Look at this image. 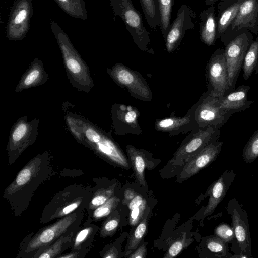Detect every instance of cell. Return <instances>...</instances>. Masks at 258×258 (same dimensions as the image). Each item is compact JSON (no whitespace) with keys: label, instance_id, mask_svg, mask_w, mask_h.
<instances>
[{"label":"cell","instance_id":"6da1fadb","mask_svg":"<svg viewBox=\"0 0 258 258\" xmlns=\"http://www.w3.org/2000/svg\"><path fill=\"white\" fill-rule=\"evenodd\" d=\"M65 120L70 132L78 142L115 164L128 168L125 155L108 133L77 114L68 113Z\"/></svg>","mask_w":258,"mask_h":258},{"label":"cell","instance_id":"ee69618b","mask_svg":"<svg viewBox=\"0 0 258 258\" xmlns=\"http://www.w3.org/2000/svg\"><path fill=\"white\" fill-rule=\"evenodd\" d=\"M61 1H66V0H60Z\"/></svg>","mask_w":258,"mask_h":258},{"label":"cell","instance_id":"8d00e7d4","mask_svg":"<svg viewBox=\"0 0 258 258\" xmlns=\"http://www.w3.org/2000/svg\"><path fill=\"white\" fill-rule=\"evenodd\" d=\"M91 231L92 228L88 227L83 229L78 233L74 241V248L78 247L86 239Z\"/></svg>","mask_w":258,"mask_h":258},{"label":"cell","instance_id":"9c48e42d","mask_svg":"<svg viewBox=\"0 0 258 258\" xmlns=\"http://www.w3.org/2000/svg\"><path fill=\"white\" fill-rule=\"evenodd\" d=\"M231 215L235 238L241 252L247 257L251 256V241L248 215L243 206L236 198L229 200L226 207Z\"/></svg>","mask_w":258,"mask_h":258},{"label":"cell","instance_id":"d6986e66","mask_svg":"<svg viewBox=\"0 0 258 258\" xmlns=\"http://www.w3.org/2000/svg\"><path fill=\"white\" fill-rule=\"evenodd\" d=\"M199 34L200 40L207 46L215 44L217 33V16L213 6L202 11L199 15Z\"/></svg>","mask_w":258,"mask_h":258},{"label":"cell","instance_id":"60d3db41","mask_svg":"<svg viewBox=\"0 0 258 258\" xmlns=\"http://www.w3.org/2000/svg\"><path fill=\"white\" fill-rule=\"evenodd\" d=\"M26 16V11L24 10L21 11L15 19V22L16 24L21 22Z\"/></svg>","mask_w":258,"mask_h":258},{"label":"cell","instance_id":"484cf974","mask_svg":"<svg viewBox=\"0 0 258 258\" xmlns=\"http://www.w3.org/2000/svg\"><path fill=\"white\" fill-rule=\"evenodd\" d=\"M129 209V224L136 226L142 219L146 207V202L140 195L137 194L128 204Z\"/></svg>","mask_w":258,"mask_h":258},{"label":"cell","instance_id":"1f68e13d","mask_svg":"<svg viewBox=\"0 0 258 258\" xmlns=\"http://www.w3.org/2000/svg\"><path fill=\"white\" fill-rule=\"evenodd\" d=\"M119 201L117 196L111 197L106 202L95 209L93 217L96 219H100L108 216L117 207Z\"/></svg>","mask_w":258,"mask_h":258},{"label":"cell","instance_id":"4316f807","mask_svg":"<svg viewBox=\"0 0 258 258\" xmlns=\"http://www.w3.org/2000/svg\"><path fill=\"white\" fill-rule=\"evenodd\" d=\"M160 12L159 28L165 39L170 26L171 17L174 0H158Z\"/></svg>","mask_w":258,"mask_h":258},{"label":"cell","instance_id":"e0dca14e","mask_svg":"<svg viewBox=\"0 0 258 258\" xmlns=\"http://www.w3.org/2000/svg\"><path fill=\"white\" fill-rule=\"evenodd\" d=\"M49 79L42 61L35 58L21 77L15 89L18 93L23 90L45 84Z\"/></svg>","mask_w":258,"mask_h":258},{"label":"cell","instance_id":"52a82bcc","mask_svg":"<svg viewBox=\"0 0 258 258\" xmlns=\"http://www.w3.org/2000/svg\"><path fill=\"white\" fill-rule=\"evenodd\" d=\"M40 121L38 118L29 121L26 116H23L14 123L7 147L10 161L14 162L26 148L35 143Z\"/></svg>","mask_w":258,"mask_h":258},{"label":"cell","instance_id":"7a4b0ae2","mask_svg":"<svg viewBox=\"0 0 258 258\" xmlns=\"http://www.w3.org/2000/svg\"><path fill=\"white\" fill-rule=\"evenodd\" d=\"M116 15L124 22L134 43L141 50L154 54L150 44V33L144 25L142 15L134 7L132 0H112Z\"/></svg>","mask_w":258,"mask_h":258},{"label":"cell","instance_id":"5b68a950","mask_svg":"<svg viewBox=\"0 0 258 258\" xmlns=\"http://www.w3.org/2000/svg\"><path fill=\"white\" fill-rule=\"evenodd\" d=\"M106 71L113 81L120 87L125 88L135 98L150 101L152 92L150 86L141 74L121 63H116Z\"/></svg>","mask_w":258,"mask_h":258},{"label":"cell","instance_id":"cb8c5ba5","mask_svg":"<svg viewBox=\"0 0 258 258\" xmlns=\"http://www.w3.org/2000/svg\"><path fill=\"white\" fill-rule=\"evenodd\" d=\"M242 69L244 80H247L254 72L255 74H258V38L253 40L248 48Z\"/></svg>","mask_w":258,"mask_h":258},{"label":"cell","instance_id":"f1b7e54d","mask_svg":"<svg viewBox=\"0 0 258 258\" xmlns=\"http://www.w3.org/2000/svg\"><path fill=\"white\" fill-rule=\"evenodd\" d=\"M227 243L215 235L209 237L206 241L207 248L219 257H231Z\"/></svg>","mask_w":258,"mask_h":258},{"label":"cell","instance_id":"4dcf8cb0","mask_svg":"<svg viewBox=\"0 0 258 258\" xmlns=\"http://www.w3.org/2000/svg\"><path fill=\"white\" fill-rule=\"evenodd\" d=\"M193 242V239L187 238L186 233L175 240L170 246L164 258H173L178 255L182 251L188 247Z\"/></svg>","mask_w":258,"mask_h":258},{"label":"cell","instance_id":"603a6c76","mask_svg":"<svg viewBox=\"0 0 258 258\" xmlns=\"http://www.w3.org/2000/svg\"><path fill=\"white\" fill-rule=\"evenodd\" d=\"M126 151L131 160L136 177L139 183L146 185L144 175L146 166V159L144 152L132 145H127Z\"/></svg>","mask_w":258,"mask_h":258},{"label":"cell","instance_id":"836d02e7","mask_svg":"<svg viewBox=\"0 0 258 258\" xmlns=\"http://www.w3.org/2000/svg\"><path fill=\"white\" fill-rule=\"evenodd\" d=\"M113 195V190L112 189H105L98 190L91 200L89 205L90 209H96L106 202L112 197Z\"/></svg>","mask_w":258,"mask_h":258},{"label":"cell","instance_id":"f546056e","mask_svg":"<svg viewBox=\"0 0 258 258\" xmlns=\"http://www.w3.org/2000/svg\"><path fill=\"white\" fill-rule=\"evenodd\" d=\"M242 157L246 163L254 162L258 157V129L251 135L242 151Z\"/></svg>","mask_w":258,"mask_h":258},{"label":"cell","instance_id":"d590c367","mask_svg":"<svg viewBox=\"0 0 258 258\" xmlns=\"http://www.w3.org/2000/svg\"><path fill=\"white\" fill-rule=\"evenodd\" d=\"M67 238H61L58 239L52 246L44 250L38 257L39 258H51L56 257L60 253L63 244Z\"/></svg>","mask_w":258,"mask_h":258},{"label":"cell","instance_id":"277c9868","mask_svg":"<svg viewBox=\"0 0 258 258\" xmlns=\"http://www.w3.org/2000/svg\"><path fill=\"white\" fill-rule=\"evenodd\" d=\"M198 128L212 126L220 128L234 113L223 108L219 98L204 92L193 106Z\"/></svg>","mask_w":258,"mask_h":258},{"label":"cell","instance_id":"ab89813d","mask_svg":"<svg viewBox=\"0 0 258 258\" xmlns=\"http://www.w3.org/2000/svg\"><path fill=\"white\" fill-rule=\"evenodd\" d=\"M118 256L117 251L114 248H112L108 250L103 256L104 257L106 258H116Z\"/></svg>","mask_w":258,"mask_h":258},{"label":"cell","instance_id":"4fadbf2b","mask_svg":"<svg viewBox=\"0 0 258 258\" xmlns=\"http://www.w3.org/2000/svg\"><path fill=\"white\" fill-rule=\"evenodd\" d=\"M223 144V142L216 140L205 146L183 165L180 178H189L213 162L221 151Z\"/></svg>","mask_w":258,"mask_h":258},{"label":"cell","instance_id":"44dd1931","mask_svg":"<svg viewBox=\"0 0 258 258\" xmlns=\"http://www.w3.org/2000/svg\"><path fill=\"white\" fill-rule=\"evenodd\" d=\"M83 198L80 194L75 198H71L69 201L70 198H64V202H60L58 199L54 198L46 210H48V220L70 214L80 205L83 201Z\"/></svg>","mask_w":258,"mask_h":258},{"label":"cell","instance_id":"8fae6325","mask_svg":"<svg viewBox=\"0 0 258 258\" xmlns=\"http://www.w3.org/2000/svg\"><path fill=\"white\" fill-rule=\"evenodd\" d=\"M111 114L113 128L116 135L142 134L143 131L138 122L140 112L135 107L114 104L111 106Z\"/></svg>","mask_w":258,"mask_h":258},{"label":"cell","instance_id":"9a60e30c","mask_svg":"<svg viewBox=\"0 0 258 258\" xmlns=\"http://www.w3.org/2000/svg\"><path fill=\"white\" fill-rule=\"evenodd\" d=\"M154 127L156 130L169 133L171 136L185 134L198 129L194 118V107L183 117L171 116L162 119H157Z\"/></svg>","mask_w":258,"mask_h":258},{"label":"cell","instance_id":"b9f144b4","mask_svg":"<svg viewBox=\"0 0 258 258\" xmlns=\"http://www.w3.org/2000/svg\"><path fill=\"white\" fill-rule=\"evenodd\" d=\"M77 253H71L67 254V255H62L59 256V257H64V258H70V257H76L77 256Z\"/></svg>","mask_w":258,"mask_h":258},{"label":"cell","instance_id":"5bb4252c","mask_svg":"<svg viewBox=\"0 0 258 258\" xmlns=\"http://www.w3.org/2000/svg\"><path fill=\"white\" fill-rule=\"evenodd\" d=\"M76 219V215L65 216L53 224L40 230L29 243L27 251L37 249L54 241L64 234Z\"/></svg>","mask_w":258,"mask_h":258},{"label":"cell","instance_id":"d4e9b609","mask_svg":"<svg viewBox=\"0 0 258 258\" xmlns=\"http://www.w3.org/2000/svg\"><path fill=\"white\" fill-rule=\"evenodd\" d=\"M146 21L153 29L160 25V12L158 0H140Z\"/></svg>","mask_w":258,"mask_h":258},{"label":"cell","instance_id":"ffe728a7","mask_svg":"<svg viewBox=\"0 0 258 258\" xmlns=\"http://www.w3.org/2000/svg\"><path fill=\"white\" fill-rule=\"evenodd\" d=\"M248 86L241 85L227 94L218 97L224 108L234 113L248 108L253 101L248 100L247 95L250 90Z\"/></svg>","mask_w":258,"mask_h":258},{"label":"cell","instance_id":"30bf717a","mask_svg":"<svg viewBox=\"0 0 258 258\" xmlns=\"http://www.w3.org/2000/svg\"><path fill=\"white\" fill-rule=\"evenodd\" d=\"M242 29L258 34V0H243L236 17L220 38L221 41L225 46L230 36Z\"/></svg>","mask_w":258,"mask_h":258},{"label":"cell","instance_id":"e575fe53","mask_svg":"<svg viewBox=\"0 0 258 258\" xmlns=\"http://www.w3.org/2000/svg\"><path fill=\"white\" fill-rule=\"evenodd\" d=\"M120 218L117 215H112L104 223L100 233L103 237L111 235L117 229L119 224Z\"/></svg>","mask_w":258,"mask_h":258},{"label":"cell","instance_id":"8992f818","mask_svg":"<svg viewBox=\"0 0 258 258\" xmlns=\"http://www.w3.org/2000/svg\"><path fill=\"white\" fill-rule=\"evenodd\" d=\"M220 130L212 126L192 131L175 151L170 163L175 167L184 165L208 144L218 140Z\"/></svg>","mask_w":258,"mask_h":258},{"label":"cell","instance_id":"3957f363","mask_svg":"<svg viewBox=\"0 0 258 258\" xmlns=\"http://www.w3.org/2000/svg\"><path fill=\"white\" fill-rule=\"evenodd\" d=\"M254 40L252 33L247 29L234 33L225 46V56L232 91L234 90L246 52Z\"/></svg>","mask_w":258,"mask_h":258},{"label":"cell","instance_id":"ac0fdd59","mask_svg":"<svg viewBox=\"0 0 258 258\" xmlns=\"http://www.w3.org/2000/svg\"><path fill=\"white\" fill-rule=\"evenodd\" d=\"M243 0H221L218 5L216 38H220L236 17Z\"/></svg>","mask_w":258,"mask_h":258},{"label":"cell","instance_id":"83f0119b","mask_svg":"<svg viewBox=\"0 0 258 258\" xmlns=\"http://www.w3.org/2000/svg\"><path fill=\"white\" fill-rule=\"evenodd\" d=\"M147 230L146 218L142 219L132 234L126 244L124 257L128 256L138 246Z\"/></svg>","mask_w":258,"mask_h":258},{"label":"cell","instance_id":"2e32d148","mask_svg":"<svg viewBox=\"0 0 258 258\" xmlns=\"http://www.w3.org/2000/svg\"><path fill=\"white\" fill-rule=\"evenodd\" d=\"M237 174L233 170H225L221 176L210 186L208 203L203 216L211 215L220 202L226 195Z\"/></svg>","mask_w":258,"mask_h":258},{"label":"cell","instance_id":"d6a6232c","mask_svg":"<svg viewBox=\"0 0 258 258\" xmlns=\"http://www.w3.org/2000/svg\"><path fill=\"white\" fill-rule=\"evenodd\" d=\"M214 234L226 243L232 241L235 237L233 228L225 223L217 226L215 229Z\"/></svg>","mask_w":258,"mask_h":258},{"label":"cell","instance_id":"7c38bea8","mask_svg":"<svg viewBox=\"0 0 258 258\" xmlns=\"http://www.w3.org/2000/svg\"><path fill=\"white\" fill-rule=\"evenodd\" d=\"M194 13L188 5L183 4L179 8L164 39L167 52L171 53L175 50L179 46L186 32L194 28Z\"/></svg>","mask_w":258,"mask_h":258},{"label":"cell","instance_id":"f35d334b","mask_svg":"<svg viewBox=\"0 0 258 258\" xmlns=\"http://www.w3.org/2000/svg\"><path fill=\"white\" fill-rule=\"evenodd\" d=\"M137 195V193L132 189L127 188L125 189L124 191L123 199L122 201V204L128 205Z\"/></svg>","mask_w":258,"mask_h":258},{"label":"cell","instance_id":"ba28073f","mask_svg":"<svg viewBox=\"0 0 258 258\" xmlns=\"http://www.w3.org/2000/svg\"><path fill=\"white\" fill-rule=\"evenodd\" d=\"M206 73V92L209 95L220 97L232 91L229 81L224 49H218L213 53L208 61Z\"/></svg>","mask_w":258,"mask_h":258},{"label":"cell","instance_id":"74e56055","mask_svg":"<svg viewBox=\"0 0 258 258\" xmlns=\"http://www.w3.org/2000/svg\"><path fill=\"white\" fill-rule=\"evenodd\" d=\"M146 244L144 243L127 257L130 258H144L146 256Z\"/></svg>","mask_w":258,"mask_h":258},{"label":"cell","instance_id":"7bdbcfd3","mask_svg":"<svg viewBox=\"0 0 258 258\" xmlns=\"http://www.w3.org/2000/svg\"><path fill=\"white\" fill-rule=\"evenodd\" d=\"M219 0H204L207 5L213 6L216 2Z\"/></svg>","mask_w":258,"mask_h":258},{"label":"cell","instance_id":"7402d4cb","mask_svg":"<svg viewBox=\"0 0 258 258\" xmlns=\"http://www.w3.org/2000/svg\"><path fill=\"white\" fill-rule=\"evenodd\" d=\"M39 163L40 157H36L32 159L28 165L20 171L15 179L8 187V192L13 194L21 188L24 187L25 185L32 181L38 172Z\"/></svg>","mask_w":258,"mask_h":258}]
</instances>
